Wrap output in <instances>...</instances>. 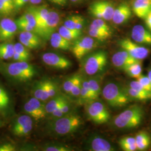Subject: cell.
<instances>
[{"mask_svg": "<svg viewBox=\"0 0 151 151\" xmlns=\"http://www.w3.org/2000/svg\"><path fill=\"white\" fill-rule=\"evenodd\" d=\"M13 114L14 107L11 95L4 86L0 84V115L8 118Z\"/></svg>", "mask_w": 151, "mask_h": 151, "instance_id": "15", "label": "cell"}, {"mask_svg": "<svg viewBox=\"0 0 151 151\" xmlns=\"http://www.w3.org/2000/svg\"><path fill=\"white\" fill-rule=\"evenodd\" d=\"M14 50L15 53L12 58L13 62H28L30 60V53L29 49L20 42L14 44Z\"/></svg>", "mask_w": 151, "mask_h": 151, "instance_id": "24", "label": "cell"}, {"mask_svg": "<svg viewBox=\"0 0 151 151\" xmlns=\"http://www.w3.org/2000/svg\"><path fill=\"white\" fill-rule=\"evenodd\" d=\"M50 44L54 48L68 50L71 47L70 41L63 38L59 32H54L49 39Z\"/></svg>", "mask_w": 151, "mask_h": 151, "instance_id": "22", "label": "cell"}, {"mask_svg": "<svg viewBox=\"0 0 151 151\" xmlns=\"http://www.w3.org/2000/svg\"><path fill=\"white\" fill-rule=\"evenodd\" d=\"M88 34L92 38L103 41L110 37L111 32L104 31L91 24L88 29Z\"/></svg>", "mask_w": 151, "mask_h": 151, "instance_id": "33", "label": "cell"}, {"mask_svg": "<svg viewBox=\"0 0 151 151\" xmlns=\"http://www.w3.org/2000/svg\"><path fill=\"white\" fill-rule=\"evenodd\" d=\"M18 20L26 22L29 24H30V25H32L35 29H36L37 20H36V19H35V17L34 16V15L30 11L27 10V12L25 13L24 15L20 16L18 19Z\"/></svg>", "mask_w": 151, "mask_h": 151, "instance_id": "39", "label": "cell"}, {"mask_svg": "<svg viewBox=\"0 0 151 151\" xmlns=\"http://www.w3.org/2000/svg\"><path fill=\"white\" fill-rule=\"evenodd\" d=\"M87 148L92 151H114L115 147L108 140L99 135H92L87 143Z\"/></svg>", "mask_w": 151, "mask_h": 151, "instance_id": "16", "label": "cell"}, {"mask_svg": "<svg viewBox=\"0 0 151 151\" xmlns=\"http://www.w3.org/2000/svg\"><path fill=\"white\" fill-rule=\"evenodd\" d=\"M58 32L63 37L69 41L76 40L81 37L82 31L73 30L62 25L59 28Z\"/></svg>", "mask_w": 151, "mask_h": 151, "instance_id": "30", "label": "cell"}, {"mask_svg": "<svg viewBox=\"0 0 151 151\" xmlns=\"http://www.w3.org/2000/svg\"><path fill=\"white\" fill-rule=\"evenodd\" d=\"M33 128V119L27 114L17 116L11 124L12 133L17 137H25L30 134Z\"/></svg>", "mask_w": 151, "mask_h": 151, "instance_id": "7", "label": "cell"}, {"mask_svg": "<svg viewBox=\"0 0 151 151\" xmlns=\"http://www.w3.org/2000/svg\"><path fill=\"white\" fill-rule=\"evenodd\" d=\"M6 5L9 7V8L12 11L15 9L14 2V0H4Z\"/></svg>", "mask_w": 151, "mask_h": 151, "instance_id": "50", "label": "cell"}, {"mask_svg": "<svg viewBox=\"0 0 151 151\" xmlns=\"http://www.w3.org/2000/svg\"><path fill=\"white\" fill-rule=\"evenodd\" d=\"M132 10L127 3H122L115 9L113 21L116 25H120L127 22L132 16Z\"/></svg>", "mask_w": 151, "mask_h": 151, "instance_id": "20", "label": "cell"}, {"mask_svg": "<svg viewBox=\"0 0 151 151\" xmlns=\"http://www.w3.org/2000/svg\"><path fill=\"white\" fill-rule=\"evenodd\" d=\"M131 37L137 43L151 45V32L142 25H137L133 27Z\"/></svg>", "mask_w": 151, "mask_h": 151, "instance_id": "18", "label": "cell"}, {"mask_svg": "<svg viewBox=\"0 0 151 151\" xmlns=\"http://www.w3.org/2000/svg\"><path fill=\"white\" fill-rule=\"evenodd\" d=\"M12 11L6 5L4 0H0V14L2 15H9Z\"/></svg>", "mask_w": 151, "mask_h": 151, "instance_id": "46", "label": "cell"}, {"mask_svg": "<svg viewBox=\"0 0 151 151\" xmlns=\"http://www.w3.org/2000/svg\"><path fill=\"white\" fill-rule=\"evenodd\" d=\"M23 110L25 113L36 120L44 119L47 115L45 105L44 104L43 101L35 97L27 100L24 105Z\"/></svg>", "mask_w": 151, "mask_h": 151, "instance_id": "11", "label": "cell"}, {"mask_svg": "<svg viewBox=\"0 0 151 151\" xmlns=\"http://www.w3.org/2000/svg\"><path fill=\"white\" fill-rule=\"evenodd\" d=\"M101 94L108 104L113 108L123 107L131 100L124 91V87L113 82H108L105 85Z\"/></svg>", "mask_w": 151, "mask_h": 151, "instance_id": "4", "label": "cell"}, {"mask_svg": "<svg viewBox=\"0 0 151 151\" xmlns=\"http://www.w3.org/2000/svg\"><path fill=\"white\" fill-rule=\"evenodd\" d=\"M60 22L59 14L54 11H49L48 15L42 25L35 30V33L45 40H49L58 27Z\"/></svg>", "mask_w": 151, "mask_h": 151, "instance_id": "8", "label": "cell"}, {"mask_svg": "<svg viewBox=\"0 0 151 151\" xmlns=\"http://www.w3.org/2000/svg\"><path fill=\"white\" fill-rule=\"evenodd\" d=\"M82 124L81 117L76 114L69 113L55 119H51L47 125L49 133L57 136H65L74 133Z\"/></svg>", "mask_w": 151, "mask_h": 151, "instance_id": "2", "label": "cell"}, {"mask_svg": "<svg viewBox=\"0 0 151 151\" xmlns=\"http://www.w3.org/2000/svg\"><path fill=\"white\" fill-rule=\"evenodd\" d=\"M19 41L28 49H37L42 44V38L33 32H22Z\"/></svg>", "mask_w": 151, "mask_h": 151, "instance_id": "19", "label": "cell"}, {"mask_svg": "<svg viewBox=\"0 0 151 151\" xmlns=\"http://www.w3.org/2000/svg\"><path fill=\"white\" fill-rule=\"evenodd\" d=\"M52 3H54L57 5L63 6L66 5L67 4V0H49Z\"/></svg>", "mask_w": 151, "mask_h": 151, "instance_id": "49", "label": "cell"}, {"mask_svg": "<svg viewBox=\"0 0 151 151\" xmlns=\"http://www.w3.org/2000/svg\"><path fill=\"white\" fill-rule=\"evenodd\" d=\"M14 53V44L9 42L0 44V61L12 60Z\"/></svg>", "mask_w": 151, "mask_h": 151, "instance_id": "27", "label": "cell"}, {"mask_svg": "<svg viewBox=\"0 0 151 151\" xmlns=\"http://www.w3.org/2000/svg\"><path fill=\"white\" fill-rule=\"evenodd\" d=\"M91 24L92 25L96 27L101 30H103L104 31L111 32L110 27H109V26L103 19H95L94 20H93V22H92Z\"/></svg>", "mask_w": 151, "mask_h": 151, "instance_id": "41", "label": "cell"}, {"mask_svg": "<svg viewBox=\"0 0 151 151\" xmlns=\"http://www.w3.org/2000/svg\"><path fill=\"white\" fill-rule=\"evenodd\" d=\"M138 61L141 60H135L123 49V50L115 53L111 58V62L114 66L118 69L123 70H125L128 65Z\"/></svg>", "mask_w": 151, "mask_h": 151, "instance_id": "17", "label": "cell"}, {"mask_svg": "<svg viewBox=\"0 0 151 151\" xmlns=\"http://www.w3.org/2000/svg\"><path fill=\"white\" fill-rule=\"evenodd\" d=\"M18 27L15 21L4 18L0 21V42H7L14 38Z\"/></svg>", "mask_w": 151, "mask_h": 151, "instance_id": "14", "label": "cell"}, {"mask_svg": "<svg viewBox=\"0 0 151 151\" xmlns=\"http://www.w3.org/2000/svg\"><path fill=\"white\" fill-rule=\"evenodd\" d=\"M16 150L15 145L10 142L0 143V151H15Z\"/></svg>", "mask_w": 151, "mask_h": 151, "instance_id": "45", "label": "cell"}, {"mask_svg": "<svg viewBox=\"0 0 151 151\" xmlns=\"http://www.w3.org/2000/svg\"><path fill=\"white\" fill-rule=\"evenodd\" d=\"M115 7L113 4L107 1H99L92 3L89 11L90 14L97 19L109 21L112 20Z\"/></svg>", "mask_w": 151, "mask_h": 151, "instance_id": "9", "label": "cell"}, {"mask_svg": "<svg viewBox=\"0 0 151 151\" xmlns=\"http://www.w3.org/2000/svg\"><path fill=\"white\" fill-rule=\"evenodd\" d=\"M81 76L78 74H75L74 75L71 76L70 77L67 78L63 82V88L65 92L67 94H70V91L75 86L76 83L81 78Z\"/></svg>", "mask_w": 151, "mask_h": 151, "instance_id": "36", "label": "cell"}, {"mask_svg": "<svg viewBox=\"0 0 151 151\" xmlns=\"http://www.w3.org/2000/svg\"><path fill=\"white\" fill-rule=\"evenodd\" d=\"M119 46L135 60H142L146 58L150 54V50L141 46L134 41L129 38H125L119 42Z\"/></svg>", "mask_w": 151, "mask_h": 151, "instance_id": "10", "label": "cell"}, {"mask_svg": "<svg viewBox=\"0 0 151 151\" xmlns=\"http://www.w3.org/2000/svg\"><path fill=\"white\" fill-rule=\"evenodd\" d=\"M28 11L32 12L35 17L37 20V27L35 30L40 27L45 19L48 15L49 10L46 6H32L29 7L27 10Z\"/></svg>", "mask_w": 151, "mask_h": 151, "instance_id": "23", "label": "cell"}, {"mask_svg": "<svg viewBox=\"0 0 151 151\" xmlns=\"http://www.w3.org/2000/svg\"><path fill=\"white\" fill-rule=\"evenodd\" d=\"M44 63L50 67L59 70L69 69L72 65L70 60L65 56L53 52H47L42 55Z\"/></svg>", "mask_w": 151, "mask_h": 151, "instance_id": "13", "label": "cell"}, {"mask_svg": "<svg viewBox=\"0 0 151 151\" xmlns=\"http://www.w3.org/2000/svg\"><path fill=\"white\" fill-rule=\"evenodd\" d=\"M135 143L137 150L144 151L146 150L151 144V138L146 132H140L136 134Z\"/></svg>", "mask_w": 151, "mask_h": 151, "instance_id": "28", "label": "cell"}, {"mask_svg": "<svg viewBox=\"0 0 151 151\" xmlns=\"http://www.w3.org/2000/svg\"><path fill=\"white\" fill-rule=\"evenodd\" d=\"M18 27V29L21 30L22 32H35V29L29 24L26 22H23L17 19L15 20Z\"/></svg>", "mask_w": 151, "mask_h": 151, "instance_id": "42", "label": "cell"}, {"mask_svg": "<svg viewBox=\"0 0 151 151\" xmlns=\"http://www.w3.org/2000/svg\"><path fill=\"white\" fill-rule=\"evenodd\" d=\"M95 76V77L87 78V80L92 91L93 92L95 96L98 99L102 92V89L101 87L102 77L101 76L96 75Z\"/></svg>", "mask_w": 151, "mask_h": 151, "instance_id": "31", "label": "cell"}, {"mask_svg": "<svg viewBox=\"0 0 151 151\" xmlns=\"http://www.w3.org/2000/svg\"><path fill=\"white\" fill-rule=\"evenodd\" d=\"M128 86L133 88L134 89H135L136 90L140 92L143 93L145 94H147V95H149L151 96V95L149 94L146 91V90L144 89V88L142 86V85H140V83L138 82V81L137 80H134V81H131L129 84Z\"/></svg>", "mask_w": 151, "mask_h": 151, "instance_id": "44", "label": "cell"}, {"mask_svg": "<svg viewBox=\"0 0 151 151\" xmlns=\"http://www.w3.org/2000/svg\"><path fill=\"white\" fill-rule=\"evenodd\" d=\"M43 0H30V2L33 5H38L40 4Z\"/></svg>", "mask_w": 151, "mask_h": 151, "instance_id": "51", "label": "cell"}, {"mask_svg": "<svg viewBox=\"0 0 151 151\" xmlns=\"http://www.w3.org/2000/svg\"><path fill=\"white\" fill-rule=\"evenodd\" d=\"M43 150L45 151H71L73 150L68 146L61 144H53L44 146Z\"/></svg>", "mask_w": 151, "mask_h": 151, "instance_id": "38", "label": "cell"}, {"mask_svg": "<svg viewBox=\"0 0 151 151\" xmlns=\"http://www.w3.org/2000/svg\"><path fill=\"white\" fill-rule=\"evenodd\" d=\"M85 19L81 15H72L68 17L64 22L65 27L73 30L82 31L84 24Z\"/></svg>", "mask_w": 151, "mask_h": 151, "instance_id": "26", "label": "cell"}, {"mask_svg": "<svg viewBox=\"0 0 151 151\" xmlns=\"http://www.w3.org/2000/svg\"><path fill=\"white\" fill-rule=\"evenodd\" d=\"M143 110L138 105H133L116 116L114 125L119 129H132L141 123L143 117Z\"/></svg>", "mask_w": 151, "mask_h": 151, "instance_id": "3", "label": "cell"}, {"mask_svg": "<svg viewBox=\"0 0 151 151\" xmlns=\"http://www.w3.org/2000/svg\"><path fill=\"white\" fill-rule=\"evenodd\" d=\"M124 90L126 93L127 94V95L130 99V100L145 101L149 99H151V96L150 95L143 93L130 87H124Z\"/></svg>", "mask_w": 151, "mask_h": 151, "instance_id": "32", "label": "cell"}, {"mask_svg": "<svg viewBox=\"0 0 151 151\" xmlns=\"http://www.w3.org/2000/svg\"><path fill=\"white\" fill-rule=\"evenodd\" d=\"M82 0H70V1L73 2H80Z\"/></svg>", "mask_w": 151, "mask_h": 151, "instance_id": "54", "label": "cell"}, {"mask_svg": "<svg viewBox=\"0 0 151 151\" xmlns=\"http://www.w3.org/2000/svg\"><path fill=\"white\" fill-rule=\"evenodd\" d=\"M148 77H149L150 81H151V67L149 69V70L148 71Z\"/></svg>", "mask_w": 151, "mask_h": 151, "instance_id": "52", "label": "cell"}, {"mask_svg": "<svg viewBox=\"0 0 151 151\" xmlns=\"http://www.w3.org/2000/svg\"><path fill=\"white\" fill-rule=\"evenodd\" d=\"M4 122H3L1 119H0V128H1V127H2L4 126Z\"/></svg>", "mask_w": 151, "mask_h": 151, "instance_id": "53", "label": "cell"}, {"mask_svg": "<svg viewBox=\"0 0 151 151\" xmlns=\"http://www.w3.org/2000/svg\"><path fill=\"white\" fill-rule=\"evenodd\" d=\"M48 80L44 79L37 82L32 87V90L33 97H36L42 101H46V91L47 88Z\"/></svg>", "mask_w": 151, "mask_h": 151, "instance_id": "25", "label": "cell"}, {"mask_svg": "<svg viewBox=\"0 0 151 151\" xmlns=\"http://www.w3.org/2000/svg\"><path fill=\"white\" fill-rule=\"evenodd\" d=\"M119 145L122 149L125 151H134L137 150L135 138L124 137L119 140Z\"/></svg>", "mask_w": 151, "mask_h": 151, "instance_id": "35", "label": "cell"}, {"mask_svg": "<svg viewBox=\"0 0 151 151\" xmlns=\"http://www.w3.org/2000/svg\"><path fill=\"white\" fill-rule=\"evenodd\" d=\"M86 111L90 120L94 123L104 124L110 119V114L106 106L103 103L93 100L86 104Z\"/></svg>", "mask_w": 151, "mask_h": 151, "instance_id": "6", "label": "cell"}, {"mask_svg": "<svg viewBox=\"0 0 151 151\" xmlns=\"http://www.w3.org/2000/svg\"><path fill=\"white\" fill-rule=\"evenodd\" d=\"M124 71L130 77L137 79L142 75V67L141 61H138L128 65Z\"/></svg>", "mask_w": 151, "mask_h": 151, "instance_id": "34", "label": "cell"}, {"mask_svg": "<svg viewBox=\"0 0 151 151\" xmlns=\"http://www.w3.org/2000/svg\"><path fill=\"white\" fill-rule=\"evenodd\" d=\"M58 91L59 90L57 84L53 81L48 80L46 92V97L47 100L57 95L58 94Z\"/></svg>", "mask_w": 151, "mask_h": 151, "instance_id": "37", "label": "cell"}, {"mask_svg": "<svg viewBox=\"0 0 151 151\" xmlns=\"http://www.w3.org/2000/svg\"><path fill=\"white\" fill-rule=\"evenodd\" d=\"M67 97L63 95L58 94L55 96L49 99L48 102L45 104V109L47 115H50L54 110L58 108Z\"/></svg>", "mask_w": 151, "mask_h": 151, "instance_id": "29", "label": "cell"}, {"mask_svg": "<svg viewBox=\"0 0 151 151\" xmlns=\"http://www.w3.org/2000/svg\"><path fill=\"white\" fill-rule=\"evenodd\" d=\"M82 59V70L85 74L90 76L101 72L105 68L108 61L107 54L103 50H98L88 54Z\"/></svg>", "mask_w": 151, "mask_h": 151, "instance_id": "5", "label": "cell"}, {"mask_svg": "<svg viewBox=\"0 0 151 151\" xmlns=\"http://www.w3.org/2000/svg\"><path fill=\"white\" fill-rule=\"evenodd\" d=\"M82 87V77L76 83L75 86L73 87L70 93L71 96L74 97H79L81 93V89Z\"/></svg>", "mask_w": 151, "mask_h": 151, "instance_id": "43", "label": "cell"}, {"mask_svg": "<svg viewBox=\"0 0 151 151\" xmlns=\"http://www.w3.org/2000/svg\"><path fill=\"white\" fill-rule=\"evenodd\" d=\"M132 10L137 17L145 19L151 11V0H134Z\"/></svg>", "mask_w": 151, "mask_h": 151, "instance_id": "21", "label": "cell"}, {"mask_svg": "<svg viewBox=\"0 0 151 151\" xmlns=\"http://www.w3.org/2000/svg\"><path fill=\"white\" fill-rule=\"evenodd\" d=\"M0 72L10 80L17 83L32 81L37 73L36 67L27 61L1 62Z\"/></svg>", "mask_w": 151, "mask_h": 151, "instance_id": "1", "label": "cell"}, {"mask_svg": "<svg viewBox=\"0 0 151 151\" xmlns=\"http://www.w3.org/2000/svg\"><path fill=\"white\" fill-rule=\"evenodd\" d=\"M140 83L142 86L151 95V81L148 76L142 75L137 79Z\"/></svg>", "mask_w": 151, "mask_h": 151, "instance_id": "40", "label": "cell"}, {"mask_svg": "<svg viewBox=\"0 0 151 151\" xmlns=\"http://www.w3.org/2000/svg\"><path fill=\"white\" fill-rule=\"evenodd\" d=\"M96 47V43L94 38L90 36L84 37L76 40L72 47V50L76 58L81 60Z\"/></svg>", "mask_w": 151, "mask_h": 151, "instance_id": "12", "label": "cell"}, {"mask_svg": "<svg viewBox=\"0 0 151 151\" xmlns=\"http://www.w3.org/2000/svg\"><path fill=\"white\" fill-rule=\"evenodd\" d=\"M29 1H30V0H14L15 9L17 10L22 8Z\"/></svg>", "mask_w": 151, "mask_h": 151, "instance_id": "47", "label": "cell"}, {"mask_svg": "<svg viewBox=\"0 0 151 151\" xmlns=\"http://www.w3.org/2000/svg\"><path fill=\"white\" fill-rule=\"evenodd\" d=\"M145 22H146L147 27L151 32V11L148 14V15L146 16L145 18Z\"/></svg>", "mask_w": 151, "mask_h": 151, "instance_id": "48", "label": "cell"}]
</instances>
